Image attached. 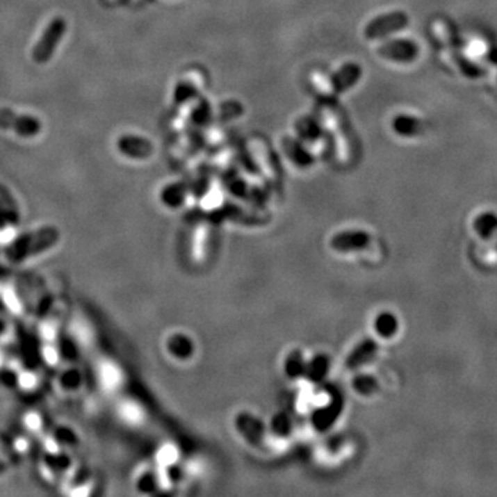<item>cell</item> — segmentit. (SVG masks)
<instances>
[{"mask_svg":"<svg viewBox=\"0 0 497 497\" xmlns=\"http://www.w3.org/2000/svg\"><path fill=\"white\" fill-rule=\"evenodd\" d=\"M169 348L170 351L173 352V355L179 357V358H187L191 355V351H193V344L191 341L184 337V336H176L170 340V344H169Z\"/></svg>","mask_w":497,"mask_h":497,"instance_id":"obj_14","label":"cell"},{"mask_svg":"<svg viewBox=\"0 0 497 497\" xmlns=\"http://www.w3.org/2000/svg\"><path fill=\"white\" fill-rule=\"evenodd\" d=\"M284 149H285L286 156H289L298 166L307 168L308 165H311V162H312L311 152H308V149L305 148L304 141H301V140L298 141L293 138H285Z\"/></svg>","mask_w":497,"mask_h":497,"instance_id":"obj_8","label":"cell"},{"mask_svg":"<svg viewBox=\"0 0 497 497\" xmlns=\"http://www.w3.org/2000/svg\"><path fill=\"white\" fill-rule=\"evenodd\" d=\"M361 78H362L361 65L357 63H345L340 65V68L330 75V82L336 93H344L351 88L357 86Z\"/></svg>","mask_w":497,"mask_h":497,"instance_id":"obj_4","label":"cell"},{"mask_svg":"<svg viewBox=\"0 0 497 497\" xmlns=\"http://www.w3.org/2000/svg\"><path fill=\"white\" fill-rule=\"evenodd\" d=\"M368 235L364 232H344L333 239V247L340 252L358 250L368 243Z\"/></svg>","mask_w":497,"mask_h":497,"instance_id":"obj_7","label":"cell"},{"mask_svg":"<svg viewBox=\"0 0 497 497\" xmlns=\"http://www.w3.org/2000/svg\"><path fill=\"white\" fill-rule=\"evenodd\" d=\"M67 24L63 18H54L33 50V60L39 64L49 61L64 36Z\"/></svg>","mask_w":497,"mask_h":497,"instance_id":"obj_3","label":"cell"},{"mask_svg":"<svg viewBox=\"0 0 497 497\" xmlns=\"http://www.w3.org/2000/svg\"><path fill=\"white\" fill-rule=\"evenodd\" d=\"M376 351V347L373 344V341L368 340V341H364L350 357L348 359V365L350 368H357V366H361L364 362L369 361L372 357H373V352Z\"/></svg>","mask_w":497,"mask_h":497,"instance_id":"obj_11","label":"cell"},{"mask_svg":"<svg viewBox=\"0 0 497 497\" xmlns=\"http://www.w3.org/2000/svg\"><path fill=\"white\" fill-rule=\"evenodd\" d=\"M184 188L180 186H170L168 187L163 194H162V200L169 204V206H179L181 204V202L184 200Z\"/></svg>","mask_w":497,"mask_h":497,"instance_id":"obj_16","label":"cell"},{"mask_svg":"<svg viewBox=\"0 0 497 497\" xmlns=\"http://www.w3.org/2000/svg\"><path fill=\"white\" fill-rule=\"evenodd\" d=\"M7 115L10 116V119L14 120V123H10L7 127H13L17 134L24 136V137H31L38 134L39 129H40V123L36 117L32 116H15L11 112H7Z\"/></svg>","mask_w":497,"mask_h":497,"instance_id":"obj_9","label":"cell"},{"mask_svg":"<svg viewBox=\"0 0 497 497\" xmlns=\"http://www.w3.org/2000/svg\"><path fill=\"white\" fill-rule=\"evenodd\" d=\"M286 370H288V373H289L292 377H296L300 373L305 372V365H304V362H302V359H301L300 355L292 357V358L286 362Z\"/></svg>","mask_w":497,"mask_h":497,"instance_id":"obj_17","label":"cell"},{"mask_svg":"<svg viewBox=\"0 0 497 497\" xmlns=\"http://www.w3.org/2000/svg\"><path fill=\"white\" fill-rule=\"evenodd\" d=\"M320 126L316 123V120L311 119V117H304L300 119L298 122V134L301 136V141H313L316 138H319L320 133Z\"/></svg>","mask_w":497,"mask_h":497,"instance_id":"obj_13","label":"cell"},{"mask_svg":"<svg viewBox=\"0 0 497 497\" xmlns=\"http://www.w3.org/2000/svg\"><path fill=\"white\" fill-rule=\"evenodd\" d=\"M327 368H329V364H327L326 358L318 357L305 368V370H307L308 377H311L312 380H320L325 377Z\"/></svg>","mask_w":497,"mask_h":497,"instance_id":"obj_15","label":"cell"},{"mask_svg":"<svg viewBox=\"0 0 497 497\" xmlns=\"http://www.w3.org/2000/svg\"><path fill=\"white\" fill-rule=\"evenodd\" d=\"M409 25V17L406 13L396 10L383 13L373 17L364 29V36L368 40H384L397 32L403 31Z\"/></svg>","mask_w":497,"mask_h":497,"instance_id":"obj_1","label":"cell"},{"mask_svg":"<svg viewBox=\"0 0 497 497\" xmlns=\"http://www.w3.org/2000/svg\"><path fill=\"white\" fill-rule=\"evenodd\" d=\"M420 49L417 43L407 38H394L389 40H382L377 47V54L380 58L396 63V64H410L418 57Z\"/></svg>","mask_w":497,"mask_h":497,"instance_id":"obj_2","label":"cell"},{"mask_svg":"<svg viewBox=\"0 0 497 497\" xmlns=\"http://www.w3.org/2000/svg\"><path fill=\"white\" fill-rule=\"evenodd\" d=\"M375 327L382 337H391L397 333L398 320L393 313H382L376 322Z\"/></svg>","mask_w":497,"mask_h":497,"instance_id":"obj_12","label":"cell"},{"mask_svg":"<svg viewBox=\"0 0 497 497\" xmlns=\"http://www.w3.org/2000/svg\"><path fill=\"white\" fill-rule=\"evenodd\" d=\"M117 147L120 152L130 158H147L152 152L151 142L136 136H126L120 138Z\"/></svg>","mask_w":497,"mask_h":497,"instance_id":"obj_5","label":"cell"},{"mask_svg":"<svg viewBox=\"0 0 497 497\" xmlns=\"http://www.w3.org/2000/svg\"><path fill=\"white\" fill-rule=\"evenodd\" d=\"M474 229L484 239H491L497 232V214L487 211L480 214L474 221Z\"/></svg>","mask_w":497,"mask_h":497,"instance_id":"obj_10","label":"cell"},{"mask_svg":"<svg viewBox=\"0 0 497 497\" xmlns=\"http://www.w3.org/2000/svg\"><path fill=\"white\" fill-rule=\"evenodd\" d=\"M393 129L398 136L416 137L423 133L424 123L421 119H418L413 115L399 113L393 119Z\"/></svg>","mask_w":497,"mask_h":497,"instance_id":"obj_6","label":"cell"}]
</instances>
